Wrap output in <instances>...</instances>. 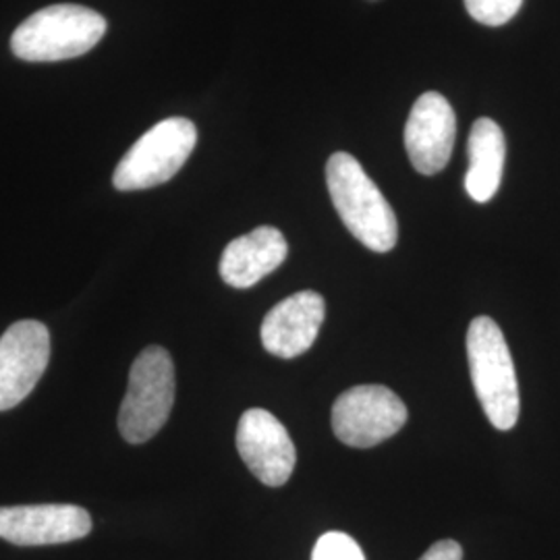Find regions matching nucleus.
I'll use <instances>...</instances> for the list:
<instances>
[{"mask_svg":"<svg viewBox=\"0 0 560 560\" xmlns=\"http://www.w3.org/2000/svg\"><path fill=\"white\" fill-rule=\"evenodd\" d=\"M326 185L340 221L355 240L376 254L390 252L399 240L395 210L355 156L337 152L326 164Z\"/></svg>","mask_w":560,"mask_h":560,"instance_id":"nucleus-1","label":"nucleus"},{"mask_svg":"<svg viewBox=\"0 0 560 560\" xmlns=\"http://www.w3.org/2000/svg\"><path fill=\"white\" fill-rule=\"evenodd\" d=\"M469 374L486 418L497 430H511L520 420V382L501 326L478 316L467 330Z\"/></svg>","mask_w":560,"mask_h":560,"instance_id":"nucleus-2","label":"nucleus"},{"mask_svg":"<svg viewBox=\"0 0 560 560\" xmlns=\"http://www.w3.org/2000/svg\"><path fill=\"white\" fill-rule=\"evenodd\" d=\"M106 32L101 13L81 4H52L13 32L11 50L27 62H57L90 52Z\"/></svg>","mask_w":560,"mask_h":560,"instance_id":"nucleus-3","label":"nucleus"},{"mask_svg":"<svg viewBox=\"0 0 560 560\" xmlns=\"http://www.w3.org/2000/svg\"><path fill=\"white\" fill-rule=\"evenodd\" d=\"M175 402V365L162 347L143 349L129 372L127 395L120 402L122 439L141 444L154 439L168 421Z\"/></svg>","mask_w":560,"mask_h":560,"instance_id":"nucleus-4","label":"nucleus"},{"mask_svg":"<svg viewBox=\"0 0 560 560\" xmlns=\"http://www.w3.org/2000/svg\"><path fill=\"white\" fill-rule=\"evenodd\" d=\"M198 143L189 119L171 117L145 131L119 162L113 183L119 191H140L173 179Z\"/></svg>","mask_w":560,"mask_h":560,"instance_id":"nucleus-5","label":"nucleus"},{"mask_svg":"<svg viewBox=\"0 0 560 560\" xmlns=\"http://www.w3.org/2000/svg\"><path fill=\"white\" fill-rule=\"evenodd\" d=\"M407 423L405 402L386 386L361 384L332 405V430L342 444L372 448L393 439Z\"/></svg>","mask_w":560,"mask_h":560,"instance_id":"nucleus-6","label":"nucleus"},{"mask_svg":"<svg viewBox=\"0 0 560 560\" xmlns=\"http://www.w3.org/2000/svg\"><path fill=\"white\" fill-rule=\"evenodd\" d=\"M50 361V332L38 320L15 322L0 337V411L18 407Z\"/></svg>","mask_w":560,"mask_h":560,"instance_id":"nucleus-7","label":"nucleus"},{"mask_svg":"<svg viewBox=\"0 0 560 560\" xmlns=\"http://www.w3.org/2000/svg\"><path fill=\"white\" fill-rule=\"evenodd\" d=\"M237 451L247 469L270 488L284 486L298 463L287 428L266 409H249L241 416Z\"/></svg>","mask_w":560,"mask_h":560,"instance_id":"nucleus-8","label":"nucleus"},{"mask_svg":"<svg viewBox=\"0 0 560 560\" xmlns=\"http://www.w3.org/2000/svg\"><path fill=\"white\" fill-rule=\"evenodd\" d=\"M92 517L78 504L0 506V538L15 546H52L81 540Z\"/></svg>","mask_w":560,"mask_h":560,"instance_id":"nucleus-9","label":"nucleus"},{"mask_svg":"<svg viewBox=\"0 0 560 560\" xmlns=\"http://www.w3.org/2000/svg\"><path fill=\"white\" fill-rule=\"evenodd\" d=\"M457 136L455 110L439 92H425L413 104L405 125V148L413 168L436 175L451 161Z\"/></svg>","mask_w":560,"mask_h":560,"instance_id":"nucleus-10","label":"nucleus"},{"mask_svg":"<svg viewBox=\"0 0 560 560\" xmlns=\"http://www.w3.org/2000/svg\"><path fill=\"white\" fill-rule=\"evenodd\" d=\"M326 303L316 291H300L277 303L261 322V345L268 353L293 360L300 358L320 335Z\"/></svg>","mask_w":560,"mask_h":560,"instance_id":"nucleus-11","label":"nucleus"},{"mask_svg":"<svg viewBox=\"0 0 560 560\" xmlns=\"http://www.w3.org/2000/svg\"><path fill=\"white\" fill-rule=\"evenodd\" d=\"M289 245L275 226H258L222 252L221 277L235 289H249L287 260Z\"/></svg>","mask_w":560,"mask_h":560,"instance_id":"nucleus-12","label":"nucleus"},{"mask_svg":"<svg viewBox=\"0 0 560 560\" xmlns=\"http://www.w3.org/2000/svg\"><path fill=\"white\" fill-rule=\"evenodd\" d=\"M506 156V141L501 125L492 119H478L467 141L469 168L465 175V189L478 203L492 200L501 187Z\"/></svg>","mask_w":560,"mask_h":560,"instance_id":"nucleus-13","label":"nucleus"},{"mask_svg":"<svg viewBox=\"0 0 560 560\" xmlns=\"http://www.w3.org/2000/svg\"><path fill=\"white\" fill-rule=\"evenodd\" d=\"M523 0H465L467 13L488 27H501L520 13Z\"/></svg>","mask_w":560,"mask_h":560,"instance_id":"nucleus-14","label":"nucleus"},{"mask_svg":"<svg viewBox=\"0 0 560 560\" xmlns=\"http://www.w3.org/2000/svg\"><path fill=\"white\" fill-rule=\"evenodd\" d=\"M312 560H365L360 544L349 534L328 532L316 541Z\"/></svg>","mask_w":560,"mask_h":560,"instance_id":"nucleus-15","label":"nucleus"},{"mask_svg":"<svg viewBox=\"0 0 560 560\" xmlns=\"http://www.w3.org/2000/svg\"><path fill=\"white\" fill-rule=\"evenodd\" d=\"M420 560H463V548L459 541L441 540L428 548Z\"/></svg>","mask_w":560,"mask_h":560,"instance_id":"nucleus-16","label":"nucleus"}]
</instances>
